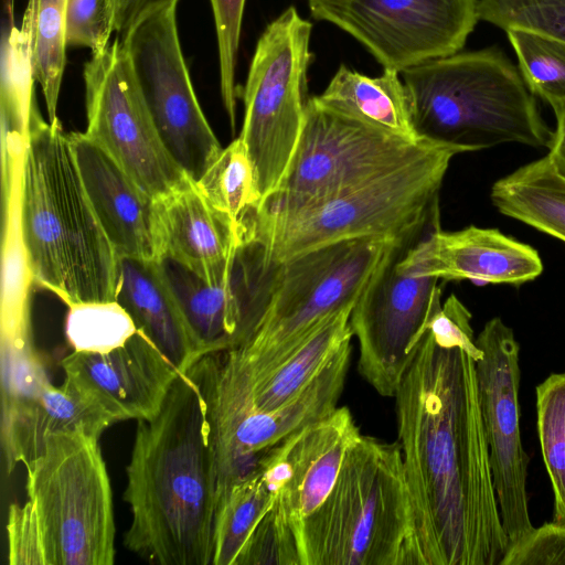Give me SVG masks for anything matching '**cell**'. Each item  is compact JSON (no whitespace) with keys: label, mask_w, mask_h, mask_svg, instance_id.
<instances>
[{"label":"cell","mask_w":565,"mask_h":565,"mask_svg":"<svg viewBox=\"0 0 565 565\" xmlns=\"http://www.w3.org/2000/svg\"><path fill=\"white\" fill-rule=\"evenodd\" d=\"M473 353L467 341L430 324L394 396L423 565H500L510 547Z\"/></svg>","instance_id":"6da1fadb"},{"label":"cell","mask_w":565,"mask_h":565,"mask_svg":"<svg viewBox=\"0 0 565 565\" xmlns=\"http://www.w3.org/2000/svg\"><path fill=\"white\" fill-rule=\"evenodd\" d=\"M215 354L181 372L160 409L137 420L124 544L160 565H210L217 505L211 392Z\"/></svg>","instance_id":"7a4b0ae2"},{"label":"cell","mask_w":565,"mask_h":565,"mask_svg":"<svg viewBox=\"0 0 565 565\" xmlns=\"http://www.w3.org/2000/svg\"><path fill=\"white\" fill-rule=\"evenodd\" d=\"M21 225L34 285L67 307L116 300L119 258L84 186L58 118L32 111L22 168Z\"/></svg>","instance_id":"3957f363"},{"label":"cell","mask_w":565,"mask_h":565,"mask_svg":"<svg viewBox=\"0 0 565 565\" xmlns=\"http://www.w3.org/2000/svg\"><path fill=\"white\" fill-rule=\"evenodd\" d=\"M295 541L299 565H423L398 441L361 435Z\"/></svg>","instance_id":"277c9868"},{"label":"cell","mask_w":565,"mask_h":565,"mask_svg":"<svg viewBox=\"0 0 565 565\" xmlns=\"http://www.w3.org/2000/svg\"><path fill=\"white\" fill-rule=\"evenodd\" d=\"M422 138L463 152L518 142L550 147L553 131L505 52L491 45L401 73Z\"/></svg>","instance_id":"5b68a950"},{"label":"cell","mask_w":565,"mask_h":565,"mask_svg":"<svg viewBox=\"0 0 565 565\" xmlns=\"http://www.w3.org/2000/svg\"><path fill=\"white\" fill-rule=\"evenodd\" d=\"M462 152L441 145L413 162L292 213L253 210L244 221L245 243L267 267L335 242L396 237L422 222L439 202L450 161Z\"/></svg>","instance_id":"8992f818"},{"label":"cell","mask_w":565,"mask_h":565,"mask_svg":"<svg viewBox=\"0 0 565 565\" xmlns=\"http://www.w3.org/2000/svg\"><path fill=\"white\" fill-rule=\"evenodd\" d=\"M396 237L341 241L276 265L257 263L262 315L246 343L222 353L225 369L247 382L278 364L328 317L355 303Z\"/></svg>","instance_id":"52a82bcc"},{"label":"cell","mask_w":565,"mask_h":565,"mask_svg":"<svg viewBox=\"0 0 565 565\" xmlns=\"http://www.w3.org/2000/svg\"><path fill=\"white\" fill-rule=\"evenodd\" d=\"M98 439L84 430L51 435L25 466L46 565L114 564L113 494Z\"/></svg>","instance_id":"ba28073f"},{"label":"cell","mask_w":565,"mask_h":565,"mask_svg":"<svg viewBox=\"0 0 565 565\" xmlns=\"http://www.w3.org/2000/svg\"><path fill=\"white\" fill-rule=\"evenodd\" d=\"M311 31L295 7L284 10L260 34L242 90L238 137L255 172L260 205L280 186L301 134Z\"/></svg>","instance_id":"9c48e42d"},{"label":"cell","mask_w":565,"mask_h":565,"mask_svg":"<svg viewBox=\"0 0 565 565\" xmlns=\"http://www.w3.org/2000/svg\"><path fill=\"white\" fill-rule=\"evenodd\" d=\"M441 145L446 143L405 139L310 97L288 171L276 193L256 210L286 214L306 209Z\"/></svg>","instance_id":"30bf717a"},{"label":"cell","mask_w":565,"mask_h":565,"mask_svg":"<svg viewBox=\"0 0 565 565\" xmlns=\"http://www.w3.org/2000/svg\"><path fill=\"white\" fill-rule=\"evenodd\" d=\"M439 218L438 202L422 222L393 241L351 311V329L359 341V373L385 397L395 396L430 317L441 305L440 279L412 274L401 263Z\"/></svg>","instance_id":"8fae6325"},{"label":"cell","mask_w":565,"mask_h":565,"mask_svg":"<svg viewBox=\"0 0 565 565\" xmlns=\"http://www.w3.org/2000/svg\"><path fill=\"white\" fill-rule=\"evenodd\" d=\"M83 78L85 135L153 199L179 185L188 175L159 135L125 43L116 38L92 54Z\"/></svg>","instance_id":"7c38bea8"},{"label":"cell","mask_w":565,"mask_h":565,"mask_svg":"<svg viewBox=\"0 0 565 565\" xmlns=\"http://www.w3.org/2000/svg\"><path fill=\"white\" fill-rule=\"evenodd\" d=\"M311 15L361 43L384 70L402 73L458 53L478 21V0H307Z\"/></svg>","instance_id":"4fadbf2b"},{"label":"cell","mask_w":565,"mask_h":565,"mask_svg":"<svg viewBox=\"0 0 565 565\" xmlns=\"http://www.w3.org/2000/svg\"><path fill=\"white\" fill-rule=\"evenodd\" d=\"M167 149L193 181L222 150L198 100L181 49L177 4L146 17L121 40Z\"/></svg>","instance_id":"5bb4252c"},{"label":"cell","mask_w":565,"mask_h":565,"mask_svg":"<svg viewBox=\"0 0 565 565\" xmlns=\"http://www.w3.org/2000/svg\"><path fill=\"white\" fill-rule=\"evenodd\" d=\"M478 398L492 481L510 546L526 536L531 523L526 476L530 462L520 430V345L500 318L489 320L476 338Z\"/></svg>","instance_id":"9a60e30c"},{"label":"cell","mask_w":565,"mask_h":565,"mask_svg":"<svg viewBox=\"0 0 565 565\" xmlns=\"http://www.w3.org/2000/svg\"><path fill=\"white\" fill-rule=\"evenodd\" d=\"M351 342L342 347L315 380L288 404L257 412L217 386L215 367L211 404L217 466V503L237 482L258 472L263 454L300 427L337 407L350 365Z\"/></svg>","instance_id":"2e32d148"},{"label":"cell","mask_w":565,"mask_h":565,"mask_svg":"<svg viewBox=\"0 0 565 565\" xmlns=\"http://www.w3.org/2000/svg\"><path fill=\"white\" fill-rule=\"evenodd\" d=\"M361 436L348 407L292 431L268 448L258 471L274 509L295 531L327 498L350 447Z\"/></svg>","instance_id":"e0dca14e"},{"label":"cell","mask_w":565,"mask_h":565,"mask_svg":"<svg viewBox=\"0 0 565 565\" xmlns=\"http://www.w3.org/2000/svg\"><path fill=\"white\" fill-rule=\"evenodd\" d=\"M61 365L64 381L113 424L152 418L181 373L139 330L110 352L73 351Z\"/></svg>","instance_id":"ac0fdd59"},{"label":"cell","mask_w":565,"mask_h":565,"mask_svg":"<svg viewBox=\"0 0 565 565\" xmlns=\"http://www.w3.org/2000/svg\"><path fill=\"white\" fill-rule=\"evenodd\" d=\"M401 263L415 275L492 284L521 285L543 270L536 249L497 228L471 225L444 232L440 220L412 245Z\"/></svg>","instance_id":"d6986e66"},{"label":"cell","mask_w":565,"mask_h":565,"mask_svg":"<svg viewBox=\"0 0 565 565\" xmlns=\"http://www.w3.org/2000/svg\"><path fill=\"white\" fill-rule=\"evenodd\" d=\"M160 259L170 258L210 284L230 281L245 227L215 209L186 177L154 199Z\"/></svg>","instance_id":"ffe728a7"},{"label":"cell","mask_w":565,"mask_h":565,"mask_svg":"<svg viewBox=\"0 0 565 565\" xmlns=\"http://www.w3.org/2000/svg\"><path fill=\"white\" fill-rule=\"evenodd\" d=\"M82 180L118 258L160 259L154 199L85 132H70Z\"/></svg>","instance_id":"44dd1931"},{"label":"cell","mask_w":565,"mask_h":565,"mask_svg":"<svg viewBox=\"0 0 565 565\" xmlns=\"http://www.w3.org/2000/svg\"><path fill=\"white\" fill-rule=\"evenodd\" d=\"M186 323L204 355L242 347L256 323L250 270L241 252L230 281L210 284L170 258L159 259Z\"/></svg>","instance_id":"7402d4cb"},{"label":"cell","mask_w":565,"mask_h":565,"mask_svg":"<svg viewBox=\"0 0 565 565\" xmlns=\"http://www.w3.org/2000/svg\"><path fill=\"white\" fill-rule=\"evenodd\" d=\"M116 301L141 331L180 371L205 356L193 337L173 290L156 259L121 257Z\"/></svg>","instance_id":"603a6c76"},{"label":"cell","mask_w":565,"mask_h":565,"mask_svg":"<svg viewBox=\"0 0 565 565\" xmlns=\"http://www.w3.org/2000/svg\"><path fill=\"white\" fill-rule=\"evenodd\" d=\"M113 422L66 381H50L2 409V450L8 473L24 467L42 451L49 436L84 430L99 437Z\"/></svg>","instance_id":"cb8c5ba5"},{"label":"cell","mask_w":565,"mask_h":565,"mask_svg":"<svg viewBox=\"0 0 565 565\" xmlns=\"http://www.w3.org/2000/svg\"><path fill=\"white\" fill-rule=\"evenodd\" d=\"M353 306L328 317L278 364L250 381L242 382L234 377L218 353L217 386L257 412H270L288 404L302 393L342 347L351 342Z\"/></svg>","instance_id":"d4e9b609"},{"label":"cell","mask_w":565,"mask_h":565,"mask_svg":"<svg viewBox=\"0 0 565 565\" xmlns=\"http://www.w3.org/2000/svg\"><path fill=\"white\" fill-rule=\"evenodd\" d=\"M25 138L2 128L1 338L31 337L29 295L34 285L21 225Z\"/></svg>","instance_id":"484cf974"},{"label":"cell","mask_w":565,"mask_h":565,"mask_svg":"<svg viewBox=\"0 0 565 565\" xmlns=\"http://www.w3.org/2000/svg\"><path fill=\"white\" fill-rule=\"evenodd\" d=\"M318 102L348 116L412 141L422 138L414 126L409 96L401 73L392 70L376 77L340 65Z\"/></svg>","instance_id":"4316f807"},{"label":"cell","mask_w":565,"mask_h":565,"mask_svg":"<svg viewBox=\"0 0 565 565\" xmlns=\"http://www.w3.org/2000/svg\"><path fill=\"white\" fill-rule=\"evenodd\" d=\"M491 200L500 213L565 243V179L547 157L498 180Z\"/></svg>","instance_id":"83f0119b"},{"label":"cell","mask_w":565,"mask_h":565,"mask_svg":"<svg viewBox=\"0 0 565 565\" xmlns=\"http://www.w3.org/2000/svg\"><path fill=\"white\" fill-rule=\"evenodd\" d=\"M274 501L259 471L235 483L225 493L216 507L213 565H236Z\"/></svg>","instance_id":"f1b7e54d"},{"label":"cell","mask_w":565,"mask_h":565,"mask_svg":"<svg viewBox=\"0 0 565 565\" xmlns=\"http://www.w3.org/2000/svg\"><path fill=\"white\" fill-rule=\"evenodd\" d=\"M66 0H29L23 26L30 38L32 72L54 121L66 63Z\"/></svg>","instance_id":"f546056e"},{"label":"cell","mask_w":565,"mask_h":565,"mask_svg":"<svg viewBox=\"0 0 565 565\" xmlns=\"http://www.w3.org/2000/svg\"><path fill=\"white\" fill-rule=\"evenodd\" d=\"M194 182L215 209L243 226L246 216L260 205L255 172L239 137L223 147Z\"/></svg>","instance_id":"4dcf8cb0"},{"label":"cell","mask_w":565,"mask_h":565,"mask_svg":"<svg viewBox=\"0 0 565 565\" xmlns=\"http://www.w3.org/2000/svg\"><path fill=\"white\" fill-rule=\"evenodd\" d=\"M505 33L525 85L557 116L565 108V42L524 30Z\"/></svg>","instance_id":"1f68e13d"},{"label":"cell","mask_w":565,"mask_h":565,"mask_svg":"<svg viewBox=\"0 0 565 565\" xmlns=\"http://www.w3.org/2000/svg\"><path fill=\"white\" fill-rule=\"evenodd\" d=\"M537 433L554 492L553 521L565 525V373L536 387Z\"/></svg>","instance_id":"d6a6232c"},{"label":"cell","mask_w":565,"mask_h":565,"mask_svg":"<svg viewBox=\"0 0 565 565\" xmlns=\"http://www.w3.org/2000/svg\"><path fill=\"white\" fill-rule=\"evenodd\" d=\"M137 328L116 300L68 306L65 334L74 351L107 353L125 344Z\"/></svg>","instance_id":"836d02e7"},{"label":"cell","mask_w":565,"mask_h":565,"mask_svg":"<svg viewBox=\"0 0 565 565\" xmlns=\"http://www.w3.org/2000/svg\"><path fill=\"white\" fill-rule=\"evenodd\" d=\"M479 21L565 42V0H478Z\"/></svg>","instance_id":"e575fe53"},{"label":"cell","mask_w":565,"mask_h":565,"mask_svg":"<svg viewBox=\"0 0 565 565\" xmlns=\"http://www.w3.org/2000/svg\"><path fill=\"white\" fill-rule=\"evenodd\" d=\"M245 2L210 0L216 32L221 97L233 132L238 97L235 73Z\"/></svg>","instance_id":"d590c367"},{"label":"cell","mask_w":565,"mask_h":565,"mask_svg":"<svg viewBox=\"0 0 565 565\" xmlns=\"http://www.w3.org/2000/svg\"><path fill=\"white\" fill-rule=\"evenodd\" d=\"M118 0H66V45L104 51L116 31Z\"/></svg>","instance_id":"8d00e7d4"},{"label":"cell","mask_w":565,"mask_h":565,"mask_svg":"<svg viewBox=\"0 0 565 565\" xmlns=\"http://www.w3.org/2000/svg\"><path fill=\"white\" fill-rule=\"evenodd\" d=\"M7 533L10 565H46L41 525L30 500L10 505Z\"/></svg>","instance_id":"74e56055"},{"label":"cell","mask_w":565,"mask_h":565,"mask_svg":"<svg viewBox=\"0 0 565 565\" xmlns=\"http://www.w3.org/2000/svg\"><path fill=\"white\" fill-rule=\"evenodd\" d=\"M500 565H565V525L545 523L511 545Z\"/></svg>","instance_id":"f35d334b"},{"label":"cell","mask_w":565,"mask_h":565,"mask_svg":"<svg viewBox=\"0 0 565 565\" xmlns=\"http://www.w3.org/2000/svg\"><path fill=\"white\" fill-rule=\"evenodd\" d=\"M177 3L178 0H118L115 31L117 38L124 40L136 24L146 17Z\"/></svg>","instance_id":"ab89813d"},{"label":"cell","mask_w":565,"mask_h":565,"mask_svg":"<svg viewBox=\"0 0 565 565\" xmlns=\"http://www.w3.org/2000/svg\"><path fill=\"white\" fill-rule=\"evenodd\" d=\"M556 117V129L546 156L555 172L565 179V108Z\"/></svg>","instance_id":"60d3db41"}]
</instances>
